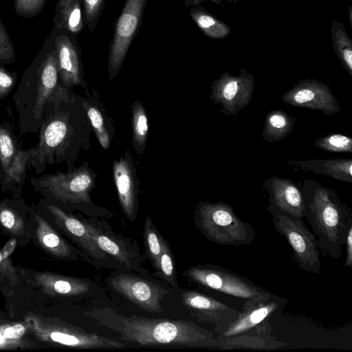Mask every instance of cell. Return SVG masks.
Masks as SVG:
<instances>
[{
	"instance_id": "25",
	"label": "cell",
	"mask_w": 352,
	"mask_h": 352,
	"mask_svg": "<svg viewBox=\"0 0 352 352\" xmlns=\"http://www.w3.org/2000/svg\"><path fill=\"white\" fill-rule=\"evenodd\" d=\"M85 94L87 97L80 96L82 104L100 146L108 151L115 134L113 120L109 116L96 91L86 89Z\"/></svg>"
},
{
	"instance_id": "4",
	"label": "cell",
	"mask_w": 352,
	"mask_h": 352,
	"mask_svg": "<svg viewBox=\"0 0 352 352\" xmlns=\"http://www.w3.org/2000/svg\"><path fill=\"white\" fill-rule=\"evenodd\" d=\"M97 174L85 162L79 167H73L67 173L46 174L32 178L34 190L44 197V200L69 211L79 210L88 214H104L109 210L94 204L91 192L96 186Z\"/></svg>"
},
{
	"instance_id": "14",
	"label": "cell",
	"mask_w": 352,
	"mask_h": 352,
	"mask_svg": "<svg viewBox=\"0 0 352 352\" xmlns=\"http://www.w3.org/2000/svg\"><path fill=\"white\" fill-rule=\"evenodd\" d=\"M79 217L100 249L127 269L135 270L141 266L143 258L135 242L116 234L103 219L100 220L93 216L85 218L81 214Z\"/></svg>"
},
{
	"instance_id": "8",
	"label": "cell",
	"mask_w": 352,
	"mask_h": 352,
	"mask_svg": "<svg viewBox=\"0 0 352 352\" xmlns=\"http://www.w3.org/2000/svg\"><path fill=\"white\" fill-rule=\"evenodd\" d=\"M266 210L272 216L276 232L289 245L293 260L300 270L319 274L322 263L318 240L308 230L302 218L292 216L271 204Z\"/></svg>"
},
{
	"instance_id": "27",
	"label": "cell",
	"mask_w": 352,
	"mask_h": 352,
	"mask_svg": "<svg viewBox=\"0 0 352 352\" xmlns=\"http://www.w3.org/2000/svg\"><path fill=\"white\" fill-rule=\"evenodd\" d=\"M287 164L298 170L324 175L334 179L352 184V159L336 158L310 160H289Z\"/></svg>"
},
{
	"instance_id": "7",
	"label": "cell",
	"mask_w": 352,
	"mask_h": 352,
	"mask_svg": "<svg viewBox=\"0 0 352 352\" xmlns=\"http://www.w3.org/2000/svg\"><path fill=\"white\" fill-rule=\"evenodd\" d=\"M23 320L32 336L43 345L74 349H120L124 346L120 341L34 313L25 315Z\"/></svg>"
},
{
	"instance_id": "44",
	"label": "cell",
	"mask_w": 352,
	"mask_h": 352,
	"mask_svg": "<svg viewBox=\"0 0 352 352\" xmlns=\"http://www.w3.org/2000/svg\"><path fill=\"white\" fill-rule=\"evenodd\" d=\"M206 1H210L217 5H220L223 0H184V3L186 6H195L200 5L201 3Z\"/></svg>"
},
{
	"instance_id": "23",
	"label": "cell",
	"mask_w": 352,
	"mask_h": 352,
	"mask_svg": "<svg viewBox=\"0 0 352 352\" xmlns=\"http://www.w3.org/2000/svg\"><path fill=\"white\" fill-rule=\"evenodd\" d=\"M34 222L32 208L19 198L0 202V230L24 247L32 240Z\"/></svg>"
},
{
	"instance_id": "2",
	"label": "cell",
	"mask_w": 352,
	"mask_h": 352,
	"mask_svg": "<svg viewBox=\"0 0 352 352\" xmlns=\"http://www.w3.org/2000/svg\"><path fill=\"white\" fill-rule=\"evenodd\" d=\"M51 105L50 116L42 124L38 145L30 149L29 162L36 172L46 163L63 161L71 169L78 156L91 147L93 129L80 96Z\"/></svg>"
},
{
	"instance_id": "21",
	"label": "cell",
	"mask_w": 352,
	"mask_h": 352,
	"mask_svg": "<svg viewBox=\"0 0 352 352\" xmlns=\"http://www.w3.org/2000/svg\"><path fill=\"white\" fill-rule=\"evenodd\" d=\"M34 222L32 241L43 252L62 261L85 260L91 263L90 257L69 243L43 216L32 208Z\"/></svg>"
},
{
	"instance_id": "20",
	"label": "cell",
	"mask_w": 352,
	"mask_h": 352,
	"mask_svg": "<svg viewBox=\"0 0 352 352\" xmlns=\"http://www.w3.org/2000/svg\"><path fill=\"white\" fill-rule=\"evenodd\" d=\"M181 298L196 318L210 324L218 334L226 330L239 314L238 310L196 290H183Z\"/></svg>"
},
{
	"instance_id": "31",
	"label": "cell",
	"mask_w": 352,
	"mask_h": 352,
	"mask_svg": "<svg viewBox=\"0 0 352 352\" xmlns=\"http://www.w3.org/2000/svg\"><path fill=\"white\" fill-rule=\"evenodd\" d=\"M189 15L200 30L210 38L223 39L231 32L228 25L200 5L192 6Z\"/></svg>"
},
{
	"instance_id": "36",
	"label": "cell",
	"mask_w": 352,
	"mask_h": 352,
	"mask_svg": "<svg viewBox=\"0 0 352 352\" xmlns=\"http://www.w3.org/2000/svg\"><path fill=\"white\" fill-rule=\"evenodd\" d=\"M157 275L166 282L171 287L178 288L175 258L169 243L163 240L162 250L160 256Z\"/></svg>"
},
{
	"instance_id": "19",
	"label": "cell",
	"mask_w": 352,
	"mask_h": 352,
	"mask_svg": "<svg viewBox=\"0 0 352 352\" xmlns=\"http://www.w3.org/2000/svg\"><path fill=\"white\" fill-rule=\"evenodd\" d=\"M281 100L293 107L320 111L327 116L338 113L341 110L329 87L313 78L300 80L283 94Z\"/></svg>"
},
{
	"instance_id": "43",
	"label": "cell",
	"mask_w": 352,
	"mask_h": 352,
	"mask_svg": "<svg viewBox=\"0 0 352 352\" xmlns=\"http://www.w3.org/2000/svg\"><path fill=\"white\" fill-rule=\"evenodd\" d=\"M16 245L17 243L16 239H14V238H10V239L6 243L5 245L1 250L3 258H10Z\"/></svg>"
},
{
	"instance_id": "28",
	"label": "cell",
	"mask_w": 352,
	"mask_h": 352,
	"mask_svg": "<svg viewBox=\"0 0 352 352\" xmlns=\"http://www.w3.org/2000/svg\"><path fill=\"white\" fill-rule=\"evenodd\" d=\"M23 322H0V350H23L42 346Z\"/></svg>"
},
{
	"instance_id": "13",
	"label": "cell",
	"mask_w": 352,
	"mask_h": 352,
	"mask_svg": "<svg viewBox=\"0 0 352 352\" xmlns=\"http://www.w3.org/2000/svg\"><path fill=\"white\" fill-rule=\"evenodd\" d=\"M38 211L60 234L65 235L90 258L103 260L107 254L96 243L85 223L78 216L45 200Z\"/></svg>"
},
{
	"instance_id": "46",
	"label": "cell",
	"mask_w": 352,
	"mask_h": 352,
	"mask_svg": "<svg viewBox=\"0 0 352 352\" xmlns=\"http://www.w3.org/2000/svg\"><path fill=\"white\" fill-rule=\"evenodd\" d=\"M229 3H236L237 1H240V0H226Z\"/></svg>"
},
{
	"instance_id": "15",
	"label": "cell",
	"mask_w": 352,
	"mask_h": 352,
	"mask_svg": "<svg viewBox=\"0 0 352 352\" xmlns=\"http://www.w3.org/2000/svg\"><path fill=\"white\" fill-rule=\"evenodd\" d=\"M287 301V298L267 290L246 299L242 311L229 327L217 336V340L237 336L270 320L281 313Z\"/></svg>"
},
{
	"instance_id": "42",
	"label": "cell",
	"mask_w": 352,
	"mask_h": 352,
	"mask_svg": "<svg viewBox=\"0 0 352 352\" xmlns=\"http://www.w3.org/2000/svg\"><path fill=\"white\" fill-rule=\"evenodd\" d=\"M344 245L346 248L344 266L352 267V226L348 230Z\"/></svg>"
},
{
	"instance_id": "24",
	"label": "cell",
	"mask_w": 352,
	"mask_h": 352,
	"mask_svg": "<svg viewBox=\"0 0 352 352\" xmlns=\"http://www.w3.org/2000/svg\"><path fill=\"white\" fill-rule=\"evenodd\" d=\"M263 186L268 193L270 204L292 216L305 217V208L300 186L292 179L272 176Z\"/></svg>"
},
{
	"instance_id": "17",
	"label": "cell",
	"mask_w": 352,
	"mask_h": 352,
	"mask_svg": "<svg viewBox=\"0 0 352 352\" xmlns=\"http://www.w3.org/2000/svg\"><path fill=\"white\" fill-rule=\"evenodd\" d=\"M54 47L56 51L58 76L62 85L67 88L82 86L87 88L81 50L77 36L64 28H53Z\"/></svg>"
},
{
	"instance_id": "41",
	"label": "cell",
	"mask_w": 352,
	"mask_h": 352,
	"mask_svg": "<svg viewBox=\"0 0 352 352\" xmlns=\"http://www.w3.org/2000/svg\"><path fill=\"white\" fill-rule=\"evenodd\" d=\"M16 81V73L8 71L0 64V98L6 97L12 90Z\"/></svg>"
},
{
	"instance_id": "40",
	"label": "cell",
	"mask_w": 352,
	"mask_h": 352,
	"mask_svg": "<svg viewBox=\"0 0 352 352\" xmlns=\"http://www.w3.org/2000/svg\"><path fill=\"white\" fill-rule=\"evenodd\" d=\"M47 0H14L15 12L21 17L32 19L44 8Z\"/></svg>"
},
{
	"instance_id": "16",
	"label": "cell",
	"mask_w": 352,
	"mask_h": 352,
	"mask_svg": "<svg viewBox=\"0 0 352 352\" xmlns=\"http://www.w3.org/2000/svg\"><path fill=\"white\" fill-rule=\"evenodd\" d=\"M30 159V149H21L11 131L5 126H0L1 188L13 192L14 198H19L20 187Z\"/></svg>"
},
{
	"instance_id": "37",
	"label": "cell",
	"mask_w": 352,
	"mask_h": 352,
	"mask_svg": "<svg viewBox=\"0 0 352 352\" xmlns=\"http://www.w3.org/2000/svg\"><path fill=\"white\" fill-rule=\"evenodd\" d=\"M316 147L327 152L352 153V139L340 133H331L317 138Z\"/></svg>"
},
{
	"instance_id": "33",
	"label": "cell",
	"mask_w": 352,
	"mask_h": 352,
	"mask_svg": "<svg viewBox=\"0 0 352 352\" xmlns=\"http://www.w3.org/2000/svg\"><path fill=\"white\" fill-rule=\"evenodd\" d=\"M132 144L135 152L142 155L145 151L148 131L146 111L140 101L131 105Z\"/></svg>"
},
{
	"instance_id": "22",
	"label": "cell",
	"mask_w": 352,
	"mask_h": 352,
	"mask_svg": "<svg viewBox=\"0 0 352 352\" xmlns=\"http://www.w3.org/2000/svg\"><path fill=\"white\" fill-rule=\"evenodd\" d=\"M113 177L122 211L128 219L134 221L139 206L140 180L128 150L118 160L113 161Z\"/></svg>"
},
{
	"instance_id": "12",
	"label": "cell",
	"mask_w": 352,
	"mask_h": 352,
	"mask_svg": "<svg viewBox=\"0 0 352 352\" xmlns=\"http://www.w3.org/2000/svg\"><path fill=\"white\" fill-rule=\"evenodd\" d=\"M254 87L253 74L244 68H241L237 75L226 72L212 83L210 99L220 105L221 113L227 116L236 115L252 101Z\"/></svg>"
},
{
	"instance_id": "32",
	"label": "cell",
	"mask_w": 352,
	"mask_h": 352,
	"mask_svg": "<svg viewBox=\"0 0 352 352\" xmlns=\"http://www.w3.org/2000/svg\"><path fill=\"white\" fill-rule=\"evenodd\" d=\"M333 50L341 64L352 77V41L342 22L333 20L330 29Z\"/></svg>"
},
{
	"instance_id": "18",
	"label": "cell",
	"mask_w": 352,
	"mask_h": 352,
	"mask_svg": "<svg viewBox=\"0 0 352 352\" xmlns=\"http://www.w3.org/2000/svg\"><path fill=\"white\" fill-rule=\"evenodd\" d=\"M109 285L124 298L151 313L163 311L161 300L168 291L138 276L118 273L108 278Z\"/></svg>"
},
{
	"instance_id": "9",
	"label": "cell",
	"mask_w": 352,
	"mask_h": 352,
	"mask_svg": "<svg viewBox=\"0 0 352 352\" xmlns=\"http://www.w3.org/2000/svg\"><path fill=\"white\" fill-rule=\"evenodd\" d=\"M182 275L199 287L245 300L265 291L250 280L215 264L191 266Z\"/></svg>"
},
{
	"instance_id": "35",
	"label": "cell",
	"mask_w": 352,
	"mask_h": 352,
	"mask_svg": "<svg viewBox=\"0 0 352 352\" xmlns=\"http://www.w3.org/2000/svg\"><path fill=\"white\" fill-rule=\"evenodd\" d=\"M20 284L18 266L10 257L3 258L0 250V292L8 300L19 291Z\"/></svg>"
},
{
	"instance_id": "5",
	"label": "cell",
	"mask_w": 352,
	"mask_h": 352,
	"mask_svg": "<svg viewBox=\"0 0 352 352\" xmlns=\"http://www.w3.org/2000/svg\"><path fill=\"white\" fill-rule=\"evenodd\" d=\"M19 87L34 88L32 111L33 118L40 120L47 103L72 99L69 88L60 81L54 34L51 30L42 47L25 70Z\"/></svg>"
},
{
	"instance_id": "26",
	"label": "cell",
	"mask_w": 352,
	"mask_h": 352,
	"mask_svg": "<svg viewBox=\"0 0 352 352\" xmlns=\"http://www.w3.org/2000/svg\"><path fill=\"white\" fill-rule=\"evenodd\" d=\"M272 331L270 320H266L246 332L218 340L221 344V349L269 350L278 349L288 345L278 340L272 336Z\"/></svg>"
},
{
	"instance_id": "34",
	"label": "cell",
	"mask_w": 352,
	"mask_h": 352,
	"mask_svg": "<svg viewBox=\"0 0 352 352\" xmlns=\"http://www.w3.org/2000/svg\"><path fill=\"white\" fill-rule=\"evenodd\" d=\"M143 236L145 254L153 267L157 271L164 239L160 234L152 219L148 215L144 222Z\"/></svg>"
},
{
	"instance_id": "1",
	"label": "cell",
	"mask_w": 352,
	"mask_h": 352,
	"mask_svg": "<svg viewBox=\"0 0 352 352\" xmlns=\"http://www.w3.org/2000/svg\"><path fill=\"white\" fill-rule=\"evenodd\" d=\"M85 314L98 324L118 333L120 340L142 346L221 347L211 331L189 320L135 315L128 317L109 307L94 309Z\"/></svg>"
},
{
	"instance_id": "30",
	"label": "cell",
	"mask_w": 352,
	"mask_h": 352,
	"mask_svg": "<svg viewBox=\"0 0 352 352\" xmlns=\"http://www.w3.org/2000/svg\"><path fill=\"white\" fill-rule=\"evenodd\" d=\"M296 118L283 110H272L266 115L262 138L268 143L285 139L293 131Z\"/></svg>"
},
{
	"instance_id": "38",
	"label": "cell",
	"mask_w": 352,
	"mask_h": 352,
	"mask_svg": "<svg viewBox=\"0 0 352 352\" xmlns=\"http://www.w3.org/2000/svg\"><path fill=\"white\" fill-rule=\"evenodd\" d=\"M83 21L89 32L97 25L104 7L105 0H80Z\"/></svg>"
},
{
	"instance_id": "6",
	"label": "cell",
	"mask_w": 352,
	"mask_h": 352,
	"mask_svg": "<svg viewBox=\"0 0 352 352\" xmlns=\"http://www.w3.org/2000/svg\"><path fill=\"white\" fill-rule=\"evenodd\" d=\"M193 214L195 227L212 243L238 246L249 245L254 240L253 226L241 220L226 203L199 201Z\"/></svg>"
},
{
	"instance_id": "39",
	"label": "cell",
	"mask_w": 352,
	"mask_h": 352,
	"mask_svg": "<svg viewBox=\"0 0 352 352\" xmlns=\"http://www.w3.org/2000/svg\"><path fill=\"white\" fill-rule=\"evenodd\" d=\"M16 60V54L6 27L0 19V64H10Z\"/></svg>"
},
{
	"instance_id": "29",
	"label": "cell",
	"mask_w": 352,
	"mask_h": 352,
	"mask_svg": "<svg viewBox=\"0 0 352 352\" xmlns=\"http://www.w3.org/2000/svg\"><path fill=\"white\" fill-rule=\"evenodd\" d=\"M54 27L64 28L78 36L84 28L80 0H57Z\"/></svg>"
},
{
	"instance_id": "45",
	"label": "cell",
	"mask_w": 352,
	"mask_h": 352,
	"mask_svg": "<svg viewBox=\"0 0 352 352\" xmlns=\"http://www.w3.org/2000/svg\"><path fill=\"white\" fill-rule=\"evenodd\" d=\"M347 16H348V19H349V23L351 25V26H352V6H349L348 8H347Z\"/></svg>"
},
{
	"instance_id": "3",
	"label": "cell",
	"mask_w": 352,
	"mask_h": 352,
	"mask_svg": "<svg viewBox=\"0 0 352 352\" xmlns=\"http://www.w3.org/2000/svg\"><path fill=\"white\" fill-rule=\"evenodd\" d=\"M300 188L305 217L317 238L320 252L322 255L338 258L348 230L352 226L349 208L333 189L313 179H305Z\"/></svg>"
},
{
	"instance_id": "10",
	"label": "cell",
	"mask_w": 352,
	"mask_h": 352,
	"mask_svg": "<svg viewBox=\"0 0 352 352\" xmlns=\"http://www.w3.org/2000/svg\"><path fill=\"white\" fill-rule=\"evenodd\" d=\"M18 272L21 283L51 300L65 301L82 297L89 294L95 286L88 278L49 271H36L18 266Z\"/></svg>"
},
{
	"instance_id": "11",
	"label": "cell",
	"mask_w": 352,
	"mask_h": 352,
	"mask_svg": "<svg viewBox=\"0 0 352 352\" xmlns=\"http://www.w3.org/2000/svg\"><path fill=\"white\" fill-rule=\"evenodd\" d=\"M147 0H126L109 45L107 72L113 80L120 72L133 40L142 24Z\"/></svg>"
}]
</instances>
